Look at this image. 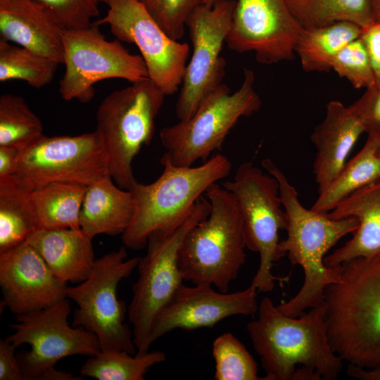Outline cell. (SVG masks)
Returning <instances> with one entry per match:
<instances>
[{"mask_svg": "<svg viewBox=\"0 0 380 380\" xmlns=\"http://www.w3.org/2000/svg\"><path fill=\"white\" fill-rule=\"evenodd\" d=\"M246 326L265 370L264 380H332L342 359L330 345L324 302L298 317L281 312L269 297Z\"/></svg>", "mask_w": 380, "mask_h": 380, "instance_id": "1", "label": "cell"}, {"mask_svg": "<svg viewBox=\"0 0 380 380\" xmlns=\"http://www.w3.org/2000/svg\"><path fill=\"white\" fill-rule=\"evenodd\" d=\"M328 336L343 361L380 367V255L342 265L340 280L324 291Z\"/></svg>", "mask_w": 380, "mask_h": 380, "instance_id": "2", "label": "cell"}, {"mask_svg": "<svg viewBox=\"0 0 380 380\" xmlns=\"http://www.w3.org/2000/svg\"><path fill=\"white\" fill-rule=\"evenodd\" d=\"M162 174L150 184L134 181L129 189L134 213L122 235L124 246L132 250L146 246L149 234L157 230H171L191 213L198 199L213 184L227 177L232 163L217 153L198 167L173 165L162 156Z\"/></svg>", "mask_w": 380, "mask_h": 380, "instance_id": "3", "label": "cell"}, {"mask_svg": "<svg viewBox=\"0 0 380 380\" xmlns=\"http://www.w3.org/2000/svg\"><path fill=\"white\" fill-rule=\"evenodd\" d=\"M204 195L210 213L186 234L178 265L184 281L210 284L225 293L246 262L241 217L234 194L217 183Z\"/></svg>", "mask_w": 380, "mask_h": 380, "instance_id": "4", "label": "cell"}, {"mask_svg": "<svg viewBox=\"0 0 380 380\" xmlns=\"http://www.w3.org/2000/svg\"><path fill=\"white\" fill-rule=\"evenodd\" d=\"M210 210L208 200L201 196L188 217L171 230H157L147 239V251L140 258L139 277L132 286L127 317L132 325L138 353L151 347L154 322L184 281L178 265V253L187 232L206 217Z\"/></svg>", "mask_w": 380, "mask_h": 380, "instance_id": "5", "label": "cell"}, {"mask_svg": "<svg viewBox=\"0 0 380 380\" xmlns=\"http://www.w3.org/2000/svg\"><path fill=\"white\" fill-rule=\"evenodd\" d=\"M165 96L148 78L111 92L97 109L96 130L108 157L110 176L123 189L136 181L133 160L143 145L151 144Z\"/></svg>", "mask_w": 380, "mask_h": 380, "instance_id": "6", "label": "cell"}, {"mask_svg": "<svg viewBox=\"0 0 380 380\" xmlns=\"http://www.w3.org/2000/svg\"><path fill=\"white\" fill-rule=\"evenodd\" d=\"M254 84V72L245 69L237 91L232 93L222 83L204 99L191 118L163 128L159 133L165 150L163 156L173 165L191 167L220 150L238 120L260 110L262 101Z\"/></svg>", "mask_w": 380, "mask_h": 380, "instance_id": "7", "label": "cell"}, {"mask_svg": "<svg viewBox=\"0 0 380 380\" xmlns=\"http://www.w3.org/2000/svg\"><path fill=\"white\" fill-rule=\"evenodd\" d=\"M69 300L18 315V322L9 326L15 330L6 337L9 341L17 348L30 346V350L16 353L25 380H81L82 376L56 369V362L68 356L91 357L101 352L94 334L69 324Z\"/></svg>", "mask_w": 380, "mask_h": 380, "instance_id": "8", "label": "cell"}, {"mask_svg": "<svg viewBox=\"0 0 380 380\" xmlns=\"http://www.w3.org/2000/svg\"><path fill=\"white\" fill-rule=\"evenodd\" d=\"M236 201L241 217L246 248L258 253L260 265L251 285L261 293L271 291L276 281L272 267L285 255L280 248L279 232L286 230L287 219L279 196L277 180L251 162L237 168L234 179L222 183Z\"/></svg>", "mask_w": 380, "mask_h": 380, "instance_id": "9", "label": "cell"}, {"mask_svg": "<svg viewBox=\"0 0 380 380\" xmlns=\"http://www.w3.org/2000/svg\"><path fill=\"white\" fill-rule=\"evenodd\" d=\"M127 247L95 260L89 277L75 286H67L66 298L77 308L72 325L97 337L102 352L125 350L135 355L132 329L125 323L127 308L118 297L119 283L137 267L140 258L127 257Z\"/></svg>", "mask_w": 380, "mask_h": 380, "instance_id": "10", "label": "cell"}, {"mask_svg": "<svg viewBox=\"0 0 380 380\" xmlns=\"http://www.w3.org/2000/svg\"><path fill=\"white\" fill-rule=\"evenodd\" d=\"M65 72L58 91L65 101L88 103L94 84L111 78L131 83L148 79L142 57L132 54L120 41L106 40L95 22L87 27L62 31Z\"/></svg>", "mask_w": 380, "mask_h": 380, "instance_id": "11", "label": "cell"}, {"mask_svg": "<svg viewBox=\"0 0 380 380\" xmlns=\"http://www.w3.org/2000/svg\"><path fill=\"white\" fill-rule=\"evenodd\" d=\"M14 175L33 191L53 182L87 186L110 173L106 151L95 130L77 136L44 135L20 151Z\"/></svg>", "mask_w": 380, "mask_h": 380, "instance_id": "12", "label": "cell"}, {"mask_svg": "<svg viewBox=\"0 0 380 380\" xmlns=\"http://www.w3.org/2000/svg\"><path fill=\"white\" fill-rule=\"evenodd\" d=\"M235 0L198 6L186 26L193 46L175 106L179 120L191 118L204 99L222 82L226 63L220 56L231 27Z\"/></svg>", "mask_w": 380, "mask_h": 380, "instance_id": "13", "label": "cell"}, {"mask_svg": "<svg viewBox=\"0 0 380 380\" xmlns=\"http://www.w3.org/2000/svg\"><path fill=\"white\" fill-rule=\"evenodd\" d=\"M106 15L96 21L107 24L120 42L134 44L140 51L148 77L166 95L182 84L189 53L187 43L170 37L139 0H102Z\"/></svg>", "mask_w": 380, "mask_h": 380, "instance_id": "14", "label": "cell"}, {"mask_svg": "<svg viewBox=\"0 0 380 380\" xmlns=\"http://www.w3.org/2000/svg\"><path fill=\"white\" fill-rule=\"evenodd\" d=\"M215 0H206L212 5ZM226 41L238 53L253 51L258 62L272 65L294 58L302 27L286 0H235Z\"/></svg>", "mask_w": 380, "mask_h": 380, "instance_id": "15", "label": "cell"}, {"mask_svg": "<svg viewBox=\"0 0 380 380\" xmlns=\"http://www.w3.org/2000/svg\"><path fill=\"white\" fill-rule=\"evenodd\" d=\"M207 284H182L156 319L150 343L177 329L191 331L213 327L234 315H254L258 309V291L251 284L234 293L215 291Z\"/></svg>", "mask_w": 380, "mask_h": 380, "instance_id": "16", "label": "cell"}, {"mask_svg": "<svg viewBox=\"0 0 380 380\" xmlns=\"http://www.w3.org/2000/svg\"><path fill=\"white\" fill-rule=\"evenodd\" d=\"M67 283L58 279L27 241L0 253L1 305L16 316L50 307L66 298Z\"/></svg>", "mask_w": 380, "mask_h": 380, "instance_id": "17", "label": "cell"}, {"mask_svg": "<svg viewBox=\"0 0 380 380\" xmlns=\"http://www.w3.org/2000/svg\"><path fill=\"white\" fill-rule=\"evenodd\" d=\"M365 127L351 109L338 100L329 101L323 120L313 129L310 140L316 148L313 174L318 193L338 174Z\"/></svg>", "mask_w": 380, "mask_h": 380, "instance_id": "18", "label": "cell"}, {"mask_svg": "<svg viewBox=\"0 0 380 380\" xmlns=\"http://www.w3.org/2000/svg\"><path fill=\"white\" fill-rule=\"evenodd\" d=\"M63 30L32 0H0L1 39L63 63Z\"/></svg>", "mask_w": 380, "mask_h": 380, "instance_id": "19", "label": "cell"}, {"mask_svg": "<svg viewBox=\"0 0 380 380\" xmlns=\"http://www.w3.org/2000/svg\"><path fill=\"white\" fill-rule=\"evenodd\" d=\"M327 214L334 219L354 217L358 227L343 246L325 256L327 266L380 255V179L355 191Z\"/></svg>", "mask_w": 380, "mask_h": 380, "instance_id": "20", "label": "cell"}, {"mask_svg": "<svg viewBox=\"0 0 380 380\" xmlns=\"http://www.w3.org/2000/svg\"><path fill=\"white\" fill-rule=\"evenodd\" d=\"M27 241L61 281L80 284L90 275L96 260L92 239L80 229H39Z\"/></svg>", "mask_w": 380, "mask_h": 380, "instance_id": "21", "label": "cell"}, {"mask_svg": "<svg viewBox=\"0 0 380 380\" xmlns=\"http://www.w3.org/2000/svg\"><path fill=\"white\" fill-rule=\"evenodd\" d=\"M134 213L131 191L118 186L108 176L87 186L80 215V229L92 239L101 234L122 236Z\"/></svg>", "mask_w": 380, "mask_h": 380, "instance_id": "22", "label": "cell"}, {"mask_svg": "<svg viewBox=\"0 0 380 380\" xmlns=\"http://www.w3.org/2000/svg\"><path fill=\"white\" fill-rule=\"evenodd\" d=\"M38 229L32 191L15 175L0 177V253L26 241Z\"/></svg>", "mask_w": 380, "mask_h": 380, "instance_id": "23", "label": "cell"}, {"mask_svg": "<svg viewBox=\"0 0 380 380\" xmlns=\"http://www.w3.org/2000/svg\"><path fill=\"white\" fill-rule=\"evenodd\" d=\"M380 135L367 134L362 148L347 161L338 174L320 193L311 209L329 213L349 196L380 179Z\"/></svg>", "mask_w": 380, "mask_h": 380, "instance_id": "24", "label": "cell"}, {"mask_svg": "<svg viewBox=\"0 0 380 380\" xmlns=\"http://www.w3.org/2000/svg\"><path fill=\"white\" fill-rule=\"evenodd\" d=\"M361 30L357 25L349 22L303 29L295 47L302 69L307 72H329L337 53L359 37Z\"/></svg>", "mask_w": 380, "mask_h": 380, "instance_id": "25", "label": "cell"}, {"mask_svg": "<svg viewBox=\"0 0 380 380\" xmlns=\"http://www.w3.org/2000/svg\"><path fill=\"white\" fill-rule=\"evenodd\" d=\"M87 186L53 182L32 191L39 229H80V215Z\"/></svg>", "mask_w": 380, "mask_h": 380, "instance_id": "26", "label": "cell"}, {"mask_svg": "<svg viewBox=\"0 0 380 380\" xmlns=\"http://www.w3.org/2000/svg\"><path fill=\"white\" fill-rule=\"evenodd\" d=\"M302 29L349 22L364 27L373 21L372 0H286Z\"/></svg>", "mask_w": 380, "mask_h": 380, "instance_id": "27", "label": "cell"}, {"mask_svg": "<svg viewBox=\"0 0 380 380\" xmlns=\"http://www.w3.org/2000/svg\"><path fill=\"white\" fill-rule=\"evenodd\" d=\"M165 358L160 350L135 355L125 350L101 351L87 359L80 374L98 380H144L149 369Z\"/></svg>", "mask_w": 380, "mask_h": 380, "instance_id": "28", "label": "cell"}, {"mask_svg": "<svg viewBox=\"0 0 380 380\" xmlns=\"http://www.w3.org/2000/svg\"><path fill=\"white\" fill-rule=\"evenodd\" d=\"M59 64L25 47L0 39L1 82L21 80L39 89L53 80Z\"/></svg>", "mask_w": 380, "mask_h": 380, "instance_id": "29", "label": "cell"}, {"mask_svg": "<svg viewBox=\"0 0 380 380\" xmlns=\"http://www.w3.org/2000/svg\"><path fill=\"white\" fill-rule=\"evenodd\" d=\"M41 120L32 111L25 100L17 95L0 96V146L27 148L44 134Z\"/></svg>", "mask_w": 380, "mask_h": 380, "instance_id": "30", "label": "cell"}, {"mask_svg": "<svg viewBox=\"0 0 380 380\" xmlns=\"http://www.w3.org/2000/svg\"><path fill=\"white\" fill-rule=\"evenodd\" d=\"M216 380H263L258 365L244 345L232 334L224 333L213 343Z\"/></svg>", "mask_w": 380, "mask_h": 380, "instance_id": "31", "label": "cell"}, {"mask_svg": "<svg viewBox=\"0 0 380 380\" xmlns=\"http://www.w3.org/2000/svg\"><path fill=\"white\" fill-rule=\"evenodd\" d=\"M331 70L347 79L356 89L375 86V75L367 47L360 38L355 39L337 53Z\"/></svg>", "mask_w": 380, "mask_h": 380, "instance_id": "32", "label": "cell"}, {"mask_svg": "<svg viewBox=\"0 0 380 380\" xmlns=\"http://www.w3.org/2000/svg\"><path fill=\"white\" fill-rule=\"evenodd\" d=\"M205 1L139 0L165 32L177 41L183 37L191 12Z\"/></svg>", "mask_w": 380, "mask_h": 380, "instance_id": "33", "label": "cell"}, {"mask_svg": "<svg viewBox=\"0 0 380 380\" xmlns=\"http://www.w3.org/2000/svg\"><path fill=\"white\" fill-rule=\"evenodd\" d=\"M46 11L64 30L90 26L100 14L102 0H32Z\"/></svg>", "mask_w": 380, "mask_h": 380, "instance_id": "34", "label": "cell"}, {"mask_svg": "<svg viewBox=\"0 0 380 380\" xmlns=\"http://www.w3.org/2000/svg\"><path fill=\"white\" fill-rule=\"evenodd\" d=\"M350 107L362 122L365 133L380 135V87L366 89Z\"/></svg>", "mask_w": 380, "mask_h": 380, "instance_id": "35", "label": "cell"}, {"mask_svg": "<svg viewBox=\"0 0 380 380\" xmlns=\"http://www.w3.org/2000/svg\"><path fill=\"white\" fill-rule=\"evenodd\" d=\"M360 38L368 51L375 75V87H380V20L362 27Z\"/></svg>", "mask_w": 380, "mask_h": 380, "instance_id": "36", "label": "cell"}, {"mask_svg": "<svg viewBox=\"0 0 380 380\" xmlns=\"http://www.w3.org/2000/svg\"><path fill=\"white\" fill-rule=\"evenodd\" d=\"M17 347L6 338L0 340V380H25L15 351Z\"/></svg>", "mask_w": 380, "mask_h": 380, "instance_id": "37", "label": "cell"}, {"mask_svg": "<svg viewBox=\"0 0 380 380\" xmlns=\"http://www.w3.org/2000/svg\"><path fill=\"white\" fill-rule=\"evenodd\" d=\"M20 151L13 146H0V177L15 175Z\"/></svg>", "mask_w": 380, "mask_h": 380, "instance_id": "38", "label": "cell"}, {"mask_svg": "<svg viewBox=\"0 0 380 380\" xmlns=\"http://www.w3.org/2000/svg\"><path fill=\"white\" fill-rule=\"evenodd\" d=\"M346 373L350 376L360 380H380V367L364 369L349 364Z\"/></svg>", "mask_w": 380, "mask_h": 380, "instance_id": "39", "label": "cell"}, {"mask_svg": "<svg viewBox=\"0 0 380 380\" xmlns=\"http://www.w3.org/2000/svg\"><path fill=\"white\" fill-rule=\"evenodd\" d=\"M373 20H380V0H372Z\"/></svg>", "mask_w": 380, "mask_h": 380, "instance_id": "40", "label": "cell"}, {"mask_svg": "<svg viewBox=\"0 0 380 380\" xmlns=\"http://www.w3.org/2000/svg\"><path fill=\"white\" fill-rule=\"evenodd\" d=\"M378 153H379V155L380 156V144H379V148H378Z\"/></svg>", "mask_w": 380, "mask_h": 380, "instance_id": "41", "label": "cell"}]
</instances>
